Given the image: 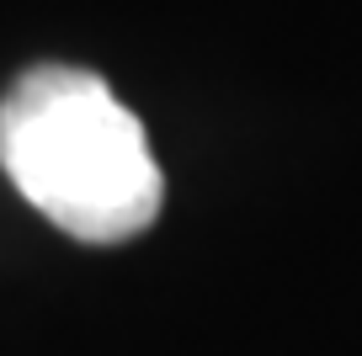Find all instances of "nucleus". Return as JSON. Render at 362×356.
Here are the masks:
<instances>
[{"label":"nucleus","mask_w":362,"mask_h":356,"mask_svg":"<svg viewBox=\"0 0 362 356\" xmlns=\"http://www.w3.org/2000/svg\"><path fill=\"white\" fill-rule=\"evenodd\" d=\"M0 165L54 229L117 245L155 223L165 181L139 117L90 69H27L0 101Z\"/></svg>","instance_id":"obj_1"}]
</instances>
